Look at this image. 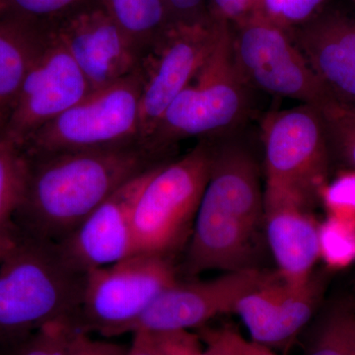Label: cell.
Here are the masks:
<instances>
[{
	"mask_svg": "<svg viewBox=\"0 0 355 355\" xmlns=\"http://www.w3.org/2000/svg\"><path fill=\"white\" fill-rule=\"evenodd\" d=\"M26 155L24 197L14 223L20 234L53 243L64 240L123 184L165 162L141 144Z\"/></svg>",
	"mask_w": 355,
	"mask_h": 355,
	"instance_id": "1",
	"label": "cell"
},
{
	"mask_svg": "<svg viewBox=\"0 0 355 355\" xmlns=\"http://www.w3.org/2000/svg\"><path fill=\"white\" fill-rule=\"evenodd\" d=\"M84 277L55 243L19 233L0 261V340L29 336L57 320L77 322Z\"/></svg>",
	"mask_w": 355,
	"mask_h": 355,
	"instance_id": "2",
	"label": "cell"
},
{
	"mask_svg": "<svg viewBox=\"0 0 355 355\" xmlns=\"http://www.w3.org/2000/svg\"><path fill=\"white\" fill-rule=\"evenodd\" d=\"M252 92L236 64L232 26L227 23L205 64L161 116L144 146L165 161L184 139L229 135L250 116Z\"/></svg>",
	"mask_w": 355,
	"mask_h": 355,
	"instance_id": "3",
	"label": "cell"
},
{
	"mask_svg": "<svg viewBox=\"0 0 355 355\" xmlns=\"http://www.w3.org/2000/svg\"><path fill=\"white\" fill-rule=\"evenodd\" d=\"M211 139L151 169L135 200L132 228L137 254L171 257L188 244L209 181Z\"/></svg>",
	"mask_w": 355,
	"mask_h": 355,
	"instance_id": "4",
	"label": "cell"
},
{
	"mask_svg": "<svg viewBox=\"0 0 355 355\" xmlns=\"http://www.w3.org/2000/svg\"><path fill=\"white\" fill-rule=\"evenodd\" d=\"M265 153L263 193L312 207L329 182L331 154L317 107L300 104L266 114L261 127Z\"/></svg>",
	"mask_w": 355,
	"mask_h": 355,
	"instance_id": "5",
	"label": "cell"
},
{
	"mask_svg": "<svg viewBox=\"0 0 355 355\" xmlns=\"http://www.w3.org/2000/svg\"><path fill=\"white\" fill-rule=\"evenodd\" d=\"M141 83L132 74L95 89L33 133L25 153L93 150L140 144Z\"/></svg>",
	"mask_w": 355,
	"mask_h": 355,
	"instance_id": "6",
	"label": "cell"
},
{
	"mask_svg": "<svg viewBox=\"0 0 355 355\" xmlns=\"http://www.w3.org/2000/svg\"><path fill=\"white\" fill-rule=\"evenodd\" d=\"M171 257L135 254L85 273L77 315L81 331L106 338L125 335L168 287L176 284Z\"/></svg>",
	"mask_w": 355,
	"mask_h": 355,
	"instance_id": "7",
	"label": "cell"
},
{
	"mask_svg": "<svg viewBox=\"0 0 355 355\" xmlns=\"http://www.w3.org/2000/svg\"><path fill=\"white\" fill-rule=\"evenodd\" d=\"M231 26L236 64L253 90L315 107L330 99L287 30L260 12Z\"/></svg>",
	"mask_w": 355,
	"mask_h": 355,
	"instance_id": "8",
	"label": "cell"
},
{
	"mask_svg": "<svg viewBox=\"0 0 355 355\" xmlns=\"http://www.w3.org/2000/svg\"><path fill=\"white\" fill-rule=\"evenodd\" d=\"M227 23L211 16L195 22H170L142 53L137 69L141 83L142 146L161 116L205 64Z\"/></svg>",
	"mask_w": 355,
	"mask_h": 355,
	"instance_id": "9",
	"label": "cell"
},
{
	"mask_svg": "<svg viewBox=\"0 0 355 355\" xmlns=\"http://www.w3.org/2000/svg\"><path fill=\"white\" fill-rule=\"evenodd\" d=\"M92 91L64 46L46 32V43L8 112L3 135L20 146Z\"/></svg>",
	"mask_w": 355,
	"mask_h": 355,
	"instance_id": "10",
	"label": "cell"
},
{
	"mask_svg": "<svg viewBox=\"0 0 355 355\" xmlns=\"http://www.w3.org/2000/svg\"><path fill=\"white\" fill-rule=\"evenodd\" d=\"M275 275L251 268L225 272L214 279L178 280L155 299L128 334L202 328L218 315L234 312L243 296L270 282Z\"/></svg>",
	"mask_w": 355,
	"mask_h": 355,
	"instance_id": "11",
	"label": "cell"
},
{
	"mask_svg": "<svg viewBox=\"0 0 355 355\" xmlns=\"http://www.w3.org/2000/svg\"><path fill=\"white\" fill-rule=\"evenodd\" d=\"M69 51L92 90L132 74L139 53L100 2L46 30Z\"/></svg>",
	"mask_w": 355,
	"mask_h": 355,
	"instance_id": "12",
	"label": "cell"
},
{
	"mask_svg": "<svg viewBox=\"0 0 355 355\" xmlns=\"http://www.w3.org/2000/svg\"><path fill=\"white\" fill-rule=\"evenodd\" d=\"M151 169L123 184L64 240L55 243L73 270L85 275L137 254L132 210Z\"/></svg>",
	"mask_w": 355,
	"mask_h": 355,
	"instance_id": "13",
	"label": "cell"
},
{
	"mask_svg": "<svg viewBox=\"0 0 355 355\" xmlns=\"http://www.w3.org/2000/svg\"><path fill=\"white\" fill-rule=\"evenodd\" d=\"M288 32L331 99L355 102V9L327 3Z\"/></svg>",
	"mask_w": 355,
	"mask_h": 355,
	"instance_id": "14",
	"label": "cell"
},
{
	"mask_svg": "<svg viewBox=\"0 0 355 355\" xmlns=\"http://www.w3.org/2000/svg\"><path fill=\"white\" fill-rule=\"evenodd\" d=\"M321 294L322 284L316 277L296 288L277 273L243 296L233 313L241 318L251 340L272 349L286 350L309 323Z\"/></svg>",
	"mask_w": 355,
	"mask_h": 355,
	"instance_id": "15",
	"label": "cell"
},
{
	"mask_svg": "<svg viewBox=\"0 0 355 355\" xmlns=\"http://www.w3.org/2000/svg\"><path fill=\"white\" fill-rule=\"evenodd\" d=\"M311 210L298 200L263 193V224L277 273L296 288L310 282L320 259V223Z\"/></svg>",
	"mask_w": 355,
	"mask_h": 355,
	"instance_id": "16",
	"label": "cell"
},
{
	"mask_svg": "<svg viewBox=\"0 0 355 355\" xmlns=\"http://www.w3.org/2000/svg\"><path fill=\"white\" fill-rule=\"evenodd\" d=\"M257 231L237 217L202 198L187 249L184 270L196 275L251 268Z\"/></svg>",
	"mask_w": 355,
	"mask_h": 355,
	"instance_id": "17",
	"label": "cell"
},
{
	"mask_svg": "<svg viewBox=\"0 0 355 355\" xmlns=\"http://www.w3.org/2000/svg\"><path fill=\"white\" fill-rule=\"evenodd\" d=\"M46 31L4 14L0 18V112L8 114L26 76L46 43Z\"/></svg>",
	"mask_w": 355,
	"mask_h": 355,
	"instance_id": "18",
	"label": "cell"
},
{
	"mask_svg": "<svg viewBox=\"0 0 355 355\" xmlns=\"http://www.w3.org/2000/svg\"><path fill=\"white\" fill-rule=\"evenodd\" d=\"M139 58L170 23L166 0H99Z\"/></svg>",
	"mask_w": 355,
	"mask_h": 355,
	"instance_id": "19",
	"label": "cell"
},
{
	"mask_svg": "<svg viewBox=\"0 0 355 355\" xmlns=\"http://www.w3.org/2000/svg\"><path fill=\"white\" fill-rule=\"evenodd\" d=\"M28 158L19 144L0 137V235L17 233L14 219L22 203Z\"/></svg>",
	"mask_w": 355,
	"mask_h": 355,
	"instance_id": "20",
	"label": "cell"
},
{
	"mask_svg": "<svg viewBox=\"0 0 355 355\" xmlns=\"http://www.w3.org/2000/svg\"><path fill=\"white\" fill-rule=\"evenodd\" d=\"M304 355H355V312L343 305L329 310L311 330Z\"/></svg>",
	"mask_w": 355,
	"mask_h": 355,
	"instance_id": "21",
	"label": "cell"
},
{
	"mask_svg": "<svg viewBox=\"0 0 355 355\" xmlns=\"http://www.w3.org/2000/svg\"><path fill=\"white\" fill-rule=\"evenodd\" d=\"M317 108L323 120L331 158L355 170V102L330 98Z\"/></svg>",
	"mask_w": 355,
	"mask_h": 355,
	"instance_id": "22",
	"label": "cell"
},
{
	"mask_svg": "<svg viewBox=\"0 0 355 355\" xmlns=\"http://www.w3.org/2000/svg\"><path fill=\"white\" fill-rule=\"evenodd\" d=\"M99 0H6V13L48 30L67 16Z\"/></svg>",
	"mask_w": 355,
	"mask_h": 355,
	"instance_id": "23",
	"label": "cell"
},
{
	"mask_svg": "<svg viewBox=\"0 0 355 355\" xmlns=\"http://www.w3.org/2000/svg\"><path fill=\"white\" fill-rule=\"evenodd\" d=\"M320 259L333 270L347 268L355 261V224L327 217L320 224Z\"/></svg>",
	"mask_w": 355,
	"mask_h": 355,
	"instance_id": "24",
	"label": "cell"
},
{
	"mask_svg": "<svg viewBox=\"0 0 355 355\" xmlns=\"http://www.w3.org/2000/svg\"><path fill=\"white\" fill-rule=\"evenodd\" d=\"M80 330L76 319L57 320L34 331L19 355H67L74 334Z\"/></svg>",
	"mask_w": 355,
	"mask_h": 355,
	"instance_id": "25",
	"label": "cell"
},
{
	"mask_svg": "<svg viewBox=\"0 0 355 355\" xmlns=\"http://www.w3.org/2000/svg\"><path fill=\"white\" fill-rule=\"evenodd\" d=\"M329 0H263L258 10L275 24L287 31L305 24Z\"/></svg>",
	"mask_w": 355,
	"mask_h": 355,
	"instance_id": "26",
	"label": "cell"
},
{
	"mask_svg": "<svg viewBox=\"0 0 355 355\" xmlns=\"http://www.w3.org/2000/svg\"><path fill=\"white\" fill-rule=\"evenodd\" d=\"M329 216L355 224V170L340 173L321 193Z\"/></svg>",
	"mask_w": 355,
	"mask_h": 355,
	"instance_id": "27",
	"label": "cell"
},
{
	"mask_svg": "<svg viewBox=\"0 0 355 355\" xmlns=\"http://www.w3.org/2000/svg\"><path fill=\"white\" fill-rule=\"evenodd\" d=\"M154 334L157 338L159 355H198L203 349L200 335L191 331Z\"/></svg>",
	"mask_w": 355,
	"mask_h": 355,
	"instance_id": "28",
	"label": "cell"
},
{
	"mask_svg": "<svg viewBox=\"0 0 355 355\" xmlns=\"http://www.w3.org/2000/svg\"><path fill=\"white\" fill-rule=\"evenodd\" d=\"M240 334L230 328L202 329L200 336L205 343L198 355H238V338Z\"/></svg>",
	"mask_w": 355,
	"mask_h": 355,
	"instance_id": "29",
	"label": "cell"
},
{
	"mask_svg": "<svg viewBox=\"0 0 355 355\" xmlns=\"http://www.w3.org/2000/svg\"><path fill=\"white\" fill-rule=\"evenodd\" d=\"M127 347L109 340H95L78 330L69 343L67 355H125Z\"/></svg>",
	"mask_w": 355,
	"mask_h": 355,
	"instance_id": "30",
	"label": "cell"
},
{
	"mask_svg": "<svg viewBox=\"0 0 355 355\" xmlns=\"http://www.w3.org/2000/svg\"><path fill=\"white\" fill-rule=\"evenodd\" d=\"M170 22H195L210 14L207 0H166Z\"/></svg>",
	"mask_w": 355,
	"mask_h": 355,
	"instance_id": "31",
	"label": "cell"
},
{
	"mask_svg": "<svg viewBox=\"0 0 355 355\" xmlns=\"http://www.w3.org/2000/svg\"><path fill=\"white\" fill-rule=\"evenodd\" d=\"M211 17L234 24L251 13V0H207Z\"/></svg>",
	"mask_w": 355,
	"mask_h": 355,
	"instance_id": "32",
	"label": "cell"
},
{
	"mask_svg": "<svg viewBox=\"0 0 355 355\" xmlns=\"http://www.w3.org/2000/svg\"><path fill=\"white\" fill-rule=\"evenodd\" d=\"M132 342L125 355H159L157 338L154 333L139 331L132 334Z\"/></svg>",
	"mask_w": 355,
	"mask_h": 355,
	"instance_id": "33",
	"label": "cell"
},
{
	"mask_svg": "<svg viewBox=\"0 0 355 355\" xmlns=\"http://www.w3.org/2000/svg\"><path fill=\"white\" fill-rule=\"evenodd\" d=\"M238 355H277L272 349L265 345L247 340L241 335L238 338Z\"/></svg>",
	"mask_w": 355,
	"mask_h": 355,
	"instance_id": "34",
	"label": "cell"
},
{
	"mask_svg": "<svg viewBox=\"0 0 355 355\" xmlns=\"http://www.w3.org/2000/svg\"><path fill=\"white\" fill-rule=\"evenodd\" d=\"M19 237V232L14 234L0 235V261L3 260L4 257L12 249L14 245L17 242Z\"/></svg>",
	"mask_w": 355,
	"mask_h": 355,
	"instance_id": "35",
	"label": "cell"
},
{
	"mask_svg": "<svg viewBox=\"0 0 355 355\" xmlns=\"http://www.w3.org/2000/svg\"><path fill=\"white\" fill-rule=\"evenodd\" d=\"M7 114L0 112V137L3 135L4 128H6Z\"/></svg>",
	"mask_w": 355,
	"mask_h": 355,
	"instance_id": "36",
	"label": "cell"
},
{
	"mask_svg": "<svg viewBox=\"0 0 355 355\" xmlns=\"http://www.w3.org/2000/svg\"><path fill=\"white\" fill-rule=\"evenodd\" d=\"M261 2H263V0H251V13L258 10Z\"/></svg>",
	"mask_w": 355,
	"mask_h": 355,
	"instance_id": "37",
	"label": "cell"
},
{
	"mask_svg": "<svg viewBox=\"0 0 355 355\" xmlns=\"http://www.w3.org/2000/svg\"><path fill=\"white\" fill-rule=\"evenodd\" d=\"M6 13V0H0V18Z\"/></svg>",
	"mask_w": 355,
	"mask_h": 355,
	"instance_id": "38",
	"label": "cell"
},
{
	"mask_svg": "<svg viewBox=\"0 0 355 355\" xmlns=\"http://www.w3.org/2000/svg\"><path fill=\"white\" fill-rule=\"evenodd\" d=\"M354 2H355V0H354Z\"/></svg>",
	"mask_w": 355,
	"mask_h": 355,
	"instance_id": "39",
	"label": "cell"
}]
</instances>
